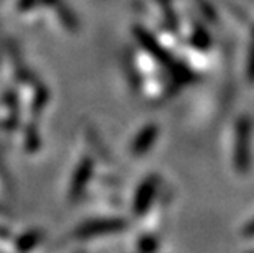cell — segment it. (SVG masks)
Here are the masks:
<instances>
[{"label":"cell","mask_w":254,"mask_h":253,"mask_svg":"<svg viewBox=\"0 0 254 253\" xmlns=\"http://www.w3.org/2000/svg\"><path fill=\"white\" fill-rule=\"evenodd\" d=\"M246 253H254V250H250V252H246Z\"/></svg>","instance_id":"ba28073f"},{"label":"cell","mask_w":254,"mask_h":253,"mask_svg":"<svg viewBox=\"0 0 254 253\" xmlns=\"http://www.w3.org/2000/svg\"><path fill=\"white\" fill-rule=\"evenodd\" d=\"M243 235L248 237V239H253V237H254V219L250 220V222L243 227Z\"/></svg>","instance_id":"52a82bcc"},{"label":"cell","mask_w":254,"mask_h":253,"mask_svg":"<svg viewBox=\"0 0 254 253\" xmlns=\"http://www.w3.org/2000/svg\"><path fill=\"white\" fill-rule=\"evenodd\" d=\"M235 168L240 173H248L251 168V137L253 120L248 115H243L236 120L235 127Z\"/></svg>","instance_id":"6da1fadb"},{"label":"cell","mask_w":254,"mask_h":253,"mask_svg":"<svg viewBox=\"0 0 254 253\" xmlns=\"http://www.w3.org/2000/svg\"><path fill=\"white\" fill-rule=\"evenodd\" d=\"M156 179H148L141 186V189L138 192V201H136V209L139 212H144L146 209L149 207L151 201H153V196L156 192Z\"/></svg>","instance_id":"3957f363"},{"label":"cell","mask_w":254,"mask_h":253,"mask_svg":"<svg viewBox=\"0 0 254 253\" xmlns=\"http://www.w3.org/2000/svg\"><path fill=\"white\" fill-rule=\"evenodd\" d=\"M248 79L254 84V26L251 31V45H250V53H248Z\"/></svg>","instance_id":"8992f818"},{"label":"cell","mask_w":254,"mask_h":253,"mask_svg":"<svg viewBox=\"0 0 254 253\" xmlns=\"http://www.w3.org/2000/svg\"><path fill=\"white\" fill-rule=\"evenodd\" d=\"M189 41H190V46H193L195 50L202 51V53L208 51L210 48H212V43H213L212 35H210L208 30L202 25L193 26V31L190 33V40Z\"/></svg>","instance_id":"7a4b0ae2"},{"label":"cell","mask_w":254,"mask_h":253,"mask_svg":"<svg viewBox=\"0 0 254 253\" xmlns=\"http://www.w3.org/2000/svg\"><path fill=\"white\" fill-rule=\"evenodd\" d=\"M156 135H158V128H156L154 125L146 127L141 133V137H139L138 142H136V152H139V153L146 152V150L149 148V145L154 142Z\"/></svg>","instance_id":"277c9868"},{"label":"cell","mask_w":254,"mask_h":253,"mask_svg":"<svg viewBox=\"0 0 254 253\" xmlns=\"http://www.w3.org/2000/svg\"><path fill=\"white\" fill-rule=\"evenodd\" d=\"M197 3H198L200 12L203 15V18L210 21V23H217V10H215L213 5L210 3L208 0H197Z\"/></svg>","instance_id":"5b68a950"}]
</instances>
